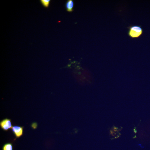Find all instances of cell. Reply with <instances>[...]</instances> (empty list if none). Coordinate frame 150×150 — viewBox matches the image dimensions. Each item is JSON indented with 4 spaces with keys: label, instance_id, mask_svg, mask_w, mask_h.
I'll return each mask as SVG.
<instances>
[{
    "label": "cell",
    "instance_id": "6da1fadb",
    "mask_svg": "<svg viewBox=\"0 0 150 150\" xmlns=\"http://www.w3.org/2000/svg\"><path fill=\"white\" fill-rule=\"evenodd\" d=\"M128 36L132 39H138L143 33V31L140 26L132 25L128 27Z\"/></svg>",
    "mask_w": 150,
    "mask_h": 150
},
{
    "label": "cell",
    "instance_id": "5b68a950",
    "mask_svg": "<svg viewBox=\"0 0 150 150\" xmlns=\"http://www.w3.org/2000/svg\"><path fill=\"white\" fill-rule=\"evenodd\" d=\"M2 150H13V146L11 143L5 144L3 146Z\"/></svg>",
    "mask_w": 150,
    "mask_h": 150
},
{
    "label": "cell",
    "instance_id": "3957f363",
    "mask_svg": "<svg viewBox=\"0 0 150 150\" xmlns=\"http://www.w3.org/2000/svg\"><path fill=\"white\" fill-rule=\"evenodd\" d=\"M24 127L18 126H12V132L15 135L16 138H19L23 135Z\"/></svg>",
    "mask_w": 150,
    "mask_h": 150
},
{
    "label": "cell",
    "instance_id": "8992f818",
    "mask_svg": "<svg viewBox=\"0 0 150 150\" xmlns=\"http://www.w3.org/2000/svg\"><path fill=\"white\" fill-rule=\"evenodd\" d=\"M51 1L50 0H41L40 2L44 7L47 8L49 7Z\"/></svg>",
    "mask_w": 150,
    "mask_h": 150
},
{
    "label": "cell",
    "instance_id": "7a4b0ae2",
    "mask_svg": "<svg viewBox=\"0 0 150 150\" xmlns=\"http://www.w3.org/2000/svg\"><path fill=\"white\" fill-rule=\"evenodd\" d=\"M0 126L3 130L6 131L11 129L12 126L11 120L7 118L3 119L0 122Z\"/></svg>",
    "mask_w": 150,
    "mask_h": 150
},
{
    "label": "cell",
    "instance_id": "277c9868",
    "mask_svg": "<svg viewBox=\"0 0 150 150\" xmlns=\"http://www.w3.org/2000/svg\"><path fill=\"white\" fill-rule=\"evenodd\" d=\"M74 3L72 0H69L65 4V7L67 11L69 12H72L73 10Z\"/></svg>",
    "mask_w": 150,
    "mask_h": 150
}]
</instances>
